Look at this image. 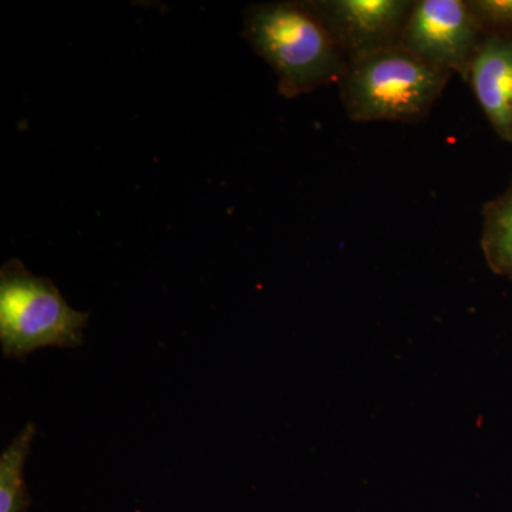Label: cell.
Here are the masks:
<instances>
[{
  "label": "cell",
  "instance_id": "obj_3",
  "mask_svg": "<svg viewBox=\"0 0 512 512\" xmlns=\"http://www.w3.org/2000/svg\"><path fill=\"white\" fill-rule=\"evenodd\" d=\"M89 313L70 308L47 278L10 259L0 269V343L6 359L25 360L43 348H77Z\"/></svg>",
  "mask_w": 512,
  "mask_h": 512
},
{
  "label": "cell",
  "instance_id": "obj_7",
  "mask_svg": "<svg viewBox=\"0 0 512 512\" xmlns=\"http://www.w3.org/2000/svg\"><path fill=\"white\" fill-rule=\"evenodd\" d=\"M481 249L491 271L512 281V183L484 205Z\"/></svg>",
  "mask_w": 512,
  "mask_h": 512
},
{
  "label": "cell",
  "instance_id": "obj_2",
  "mask_svg": "<svg viewBox=\"0 0 512 512\" xmlns=\"http://www.w3.org/2000/svg\"><path fill=\"white\" fill-rule=\"evenodd\" d=\"M451 76L396 46L348 63L338 86L346 114L356 123H417Z\"/></svg>",
  "mask_w": 512,
  "mask_h": 512
},
{
  "label": "cell",
  "instance_id": "obj_5",
  "mask_svg": "<svg viewBox=\"0 0 512 512\" xmlns=\"http://www.w3.org/2000/svg\"><path fill=\"white\" fill-rule=\"evenodd\" d=\"M412 0H311L306 2L348 63L400 46Z\"/></svg>",
  "mask_w": 512,
  "mask_h": 512
},
{
  "label": "cell",
  "instance_id": "obj_4",
  "mask_svg": "<svg viewBox=\"0 0 512 512\" xmlns=\"http://www.w3.org/2000/svg\"><path fill=\"white\" fill-rule=\"evenodd\" d=\"M484 33L466 0H417L400 47L421 62L467 79Z\"/></svg>",
  "mask_w": 512,
  "mask_h": 512
},
{
  "label": "cell",
  "instance_id": "obj_9",
  "mask_svg": "<svg viewBox=\"0 0 512 512\" xmlns=\"http://www.w3.org/2000/svg\"><path fill=\"white\" fill-rule=\"evenodd\" d=\"M484 35L512 36V0H467Z\"/></svg>",
  "mask_w": 512,
  "mask_h": 512
},
{
  "label": "cell",
  "instance_id": "obj_6",
  "mask_svg": "<svg viewBox=\"0 0 512 512\" xmlns=\"http://www.w3.org/2000/svg\"><path fill=\"white\" fill-rule=\"evenodd\" d=\"M466 82L495 134L512 143V36L484 35Z\"/></svg>",
  "mask_w": 512,
  "mask_h": 512
},
{
  "label": "cell",
  "instance_id": "obj_8",
  "mask_svg": "<svg viewBox=\"0 0 512 512\" xmlns=\"http://www.w3.org/2000/svg\"><path fill=\"white\" fill-rule=\"evenodd\" d=\"M35 436V426L29 423L0 457V512L28 511L30 500L23 468Z\"/></svg>",
  "mask_w": 512,
  "mask_h": 512
},
{
  "label": "cell",
  "instance_id": "obj_1",
  "mask_svg": "<svg viewBox=\"0 0 512 512\" xmlns=\"http://www.w3.org/2000/svg\"><path fill=\"white\" fill-rule=\"evenodd\" d=\"M245 39L278 76L288 99L338 84L348 60L306 2H272L247 12Z\"/></svg>",
  "mask_w": 512,
  "mask_h": 512
}]
</instances>
